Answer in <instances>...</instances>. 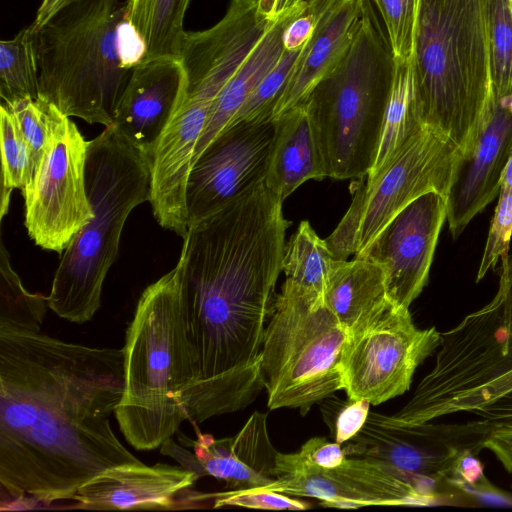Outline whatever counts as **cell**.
I'll return each mask as SVG.
<instances>
[{"label": "cell", "mask_w": 512, "mask_h": 512, "mask_svg": "<svg viewBox=\"0 0 512 512\" xmlns=\"http://www.w3.org/2000/svg\"><path fill=\"white\" fill-rule=\"evenodd\" d=\"M472 413L493 422H512V391Z\"/></svg>", "instance_id": "60d3db41"}, {"label": "cell", "mask_w": 512, "mask_h": 512, "mask_svg": "<svg viewBox=\"0 0 512 512\" xmlns=\"http://www.w3.org/2000/svg\"><path fill=\"white\" fill-rule=\"evenodd\" d=\"M412 67L423 127L467 154L491 88L480 0H420Z\"/></svg>", "instance_id": "277c9868"}, {"label": "cell", "mask_w": 512, "mask_h": 512, "mask_svg": "<svg viewBox=\"0 0 512 512\" xmlns=\"http://www.w3.org/2000/svg\"><path fill=\"white\" fill-rule=\"evenodd\" d=\"M0 135L2 159L0 212L2 218L8 211L12 190L16 188L23 192L32 181L36 167L15 116L3 103L0 108Z\"/></svg>", "instance_id": "f546056e"}, {"label": "cell", "mask_w": 512, "mask_h": 512, "mask_svg": "<svg viewBox=\"0 0 512 512\" xmlns=\"http://www.w3.org/2000/svg\"><path fill=\"white\" fill-rule=\"evenodd\" d=\"M276 128L273 118L240 121L209 143L188 175V226L265 181Z\"/></svg>", "instance_id": "7c38bea8"}, {"label": "cell", "mask_w": 512, "mask_h": 512, "mask_svg": "<svg viewBox=\"0 0 512 512\" xmlns=\"http://www.w3.org/2000/svg\"><path fill=\"white\" fill-rule=\"evenodd\" d=\"M300 51L284 50L278 63L249 95L228 126L240 121L272 118L274 108L289 80Z\"/></svg>", "instance_id": "d6a6232c"}, {"label": "cell", "mask_w": 512, "mask_h": 512, "mask_svg": "<svg viewBox=\"0 0 512 512\" xmlns=\"http://www.w3.org/2000/svg\"><path fill=\"white\" fill-rule=\"evenodd\" d=\"M191 0H126L129 24L140 38L144 61L157 58L179 59L184 18Z\"/></svg>", "instance_id": "d4e9b609"}, {"label": "cell", "mask_w": 512, "mask_h": 512, "mask_svg": "<svg viewBox=\"0 0 512 512\" xmlns=\"http://www.w3.org/2000/svg\"><path fill=\"white\" fill-rule=\"evenodd\" d=\"M484 448L489 449L504 469L512 473V422H498L487 438Z\"/></svg>", "instance_id": "ab89813d"}, {"label": "cell", "mask_w": 512, "mask_h": 512, "mask_svg": "<svg viewBox=\"0 0 512 512\" xmlns=\"http://www.w3.org/2000/svg\"><path fill=\"white\" fill-rule=\"evenodd\" d=\"M461 158L454 143L423 127L380 171L367 177L356 255L421 195L436 191L447 197Z\"/></svg>", "instance_id": "4fadbf2b"}, {"label": "cell", "mask_w": 512, "mask_h": 512, "mask_svg": "<svg viewBox=\"0 0 512 512\" xmlns=\"http://www.w3.org/2000/svg\"><path fill=\"white\" fill-rule=\"evenodd\" d=\"M5 105L15 116L37 167L44 151L47 135L43 101L40 98H27Z\"/></svg>", "instance_id": "74e56055"}, {"label": "cell", "mask_w": 512, "mask_h": 512, "mask_svg": "<svg viewBox=\"0 0 512 512\" xmlns=\"http://www.w3.org/2000/svg\"><path fill=\"white\" fill-rule=\"evenodd\" d=\"M297 453L303 460L322 468L337 467L347 458L341 444L329 442L324 437L307 440Z\"/></svg>", "instance_id": "f35d334b"}, {"label": "cell", "mask_w": 512, "mask_h": 512, "mask_svg": "<svg viewBox=\"0 0 512 512\" xmlns=\"http://www.w3.org/2000/svg\"><path fill=\"white\" fill-rule=\"evenodd\" d=\"M186 91L187 78L179 59L141 62L133 69L111 126L151 159Z\"/></svg>", "instance_id": "ffe728a7"}, {"label": "cell", "mask_w": 512, "mask_h": 512, "mask_svg": "<svg viewBox=\"0 0 512 512\" xmlns=\"http://www.w3.org/2000/svg\"><path fill=\"white\" fill-rule=\"evenodd\" d=\"M406 424L369 412L360 432L343 447L347 456L383 464L435 503L458 501L468 493L464 461L477 456L498 422L481 418L465 423Z\"/></svg>", "instance_id": "9c48e42d"}, {"label": "cell", "mask_w": 512, "mask_h": 512, "mask_svg": "<svg viewBox=\"0 0 512 512\" xmlns=\"http://www.w3.org/2000/svg\"><path fill=\"white\" fill-rule=\"evenodd\" d=\"M512 391V256L501 260L498 290L481 309L441 333L435 364L395 421L418 424L473 412Z\"/></svg>", "instance_id": "52a82bcc"}, {"label": "cell", "mask_w": 512, "mask_h": 512, "mask_svg": "<svg viewBox=\"0 0 512 512\" xmlns=\"http://www.w3.org/2000/svg\"><path fill=\"white\" fill-rule=\"evenodd\" d=\"M123 391L122 349L0 326L2 491L51 504L109 468L143 464L111 427Z\"/></svg>", "instance_id": "6da1fadb"}, {"label": "cell", "mask_w": 512, "mask_h": 512, "mask_svg": "<svg viewBox=\"0 0 512 512\" xmlns=\"http://www.w3.org/2000/svg\"><path fill=\"white\" fill-rule=\"evenodd\" d=\"M338 261L325 240L316 234L308 221H303L285 245L282 271L287 280L322 295Z\"/></svg>", "instance_id": "4316f807"}, {"label": "cell", "mask_w": 512, "mask_h": 512, "mask_svg": "<svg viewBox=\"0 0 512 512\" xmlns=\"http://www.w3.org/2000/svg\"><path fill=\"white\" fill-rule=\"evenodd\" d=\"M440 343L435 327L420 329L409 309L391 306L370 325L348 335L340 365L342 390L348 398L372 405L400 396Z\"/></svg>", "instance_id": "8fae6325"}, {"label": "cell", "mask_w": 512, "mask_h": 512, "mask_svg": "<svg viewBox=\"0 0 512 512\" xmlns=\"http://www.w3.org/2000/svg\"><path fill=\"white\" fill-rule=\"evenodd\" d=\"M204 497L205 500L214 499V508L235 506L264 510H305L310 507L305 501L281 492L263 488L226 490L213 494H204Z\"/></svg>", "instance_id": "d590c367"}, {"label": "cell", "mask_w": 512, "mask_h": 512, "mask_svg": "<svg viewBox=\"0 0 512 512\" xmlns=\"http://www.w3.org/2000/svg\"><path fill=\"white\" fill-rule=\"evenodd\" d=\"M122 350L124 391L117 423L135 449L159 448L187 420L196 380L179 262L142 292Z\"/></svg>", "instance_id": "3957f363"}, {"label": "cell", "mask_w": 512, "mask_h": 512, "mask_svg": "<svg viewBox=\"0 0 512 512\" xmlns=\"http://www.w3.org/2000/svg\"><path fill=\"white\" fill-rule=\"evenodd\" d=\"M422 128L416 99L412 58L395 60L393 82L386 105L379 145L367 177L380 171Z\"/></svg>", "instance_id": "484cf974"}, {"label": "cell", "mask_w": 512, "mask_h": 512, "mask_svg": "<svg viewBox=\"0 0 512 512\" xmlns=\"http://www.w3.org/2000/svg\"><path fill=\"white\" fill-rule=\"evenodd\" d=\"M364 0H331L311 40L301 49L289 80L274 108L276 119L302 104L314 87L349 49L363 13Z\"/></svg>", "instance_id": "44dd1931"}, {"label": "cell", "mask_w": 512, "mask_h": 512, "mask_svg": "<svg viewBox=\"0 0 512 512\" xmlns=\"http://www.w3.org/2000/svg\"><path fill=\"white\" fill-rule=\"evenodd\" d=\"M370 402L364 399L346 400L330 396L322 401L323 419L336 443L351 440L363 428L369 412Z\"/></svg>", "instance_id": "e575fe53"}, {"label": "cell", "mask_w": 512, "mask_h": 512, "mask_svg": "<svg viewBox=\"0 0 512 512\" xmlns=\"http://www.w3.org/2000/svg\"><path fill=\"white\" fill-rule=\"evenodd\" d=\"M85 174L93 217L63 251L47 296L49 309L76 324L90 321L100 308L124 224L149 201L150 158L107 126L89 141Z\"/></svg>", "instance_id": "5b68a950"}, {"label": "cell", "mask_w": 512, "mask_h": 512, "mask_svg": "<svg viewBox=\"0 0 512 512\" xmlns=\"http://www.w3.org/2000/svg\"><path fill=\"white\" fill-rule=\"evenodd\" d=\"M0 95L5 104L39 98L30 25L20 30L14 38L0 42Z\"/></svg>", "instance_id": "83f0119b"}, {"label": "cell", "mask_w": 512, "mask_h": 512, "mask_svg": "<svg viewBox=\"0 0 512 512\" xmlns=\"http://www.w3.org/2000/svg\"><path fill=\"white\" fill-rule=\"evenodd\" d=\"M395 60L383 27L364 0L354 39L303 105L327 177L367 176L378 149Z\"/></svg>", "instance_id": "8992f818"}, {"label": "cell", "mask_w": 512, "mask_h": 512, "mask_svg": "<svg viewBox=\"0 0 512 512\" xmlns=\"http://www.w3.org/2000/svg\"><path fill=\"white\" fill-rule=\"evenodd\" d=\"M509 5H510L511 11H512V0H509Z\"/></svg>", "instance_id": "f6af8a7d"}, {"label": "cell", "mask_w": 512, "mask_h": 512, "mask_svg": "<svg viewBox=\"0 0 512 512\" xmlns=\"http://www.w3.org/2000/svg\"><path fill=\"white\" fill-rule=\"evenodd\" d=\"M307 1H309V0H278L277 8H276L277 15L296 4H299L302 2H307Z\"/></svg>", "instance_id": "ee69618b"}, {"label": "cell", "mask_w": 512, "mask_h": 512, "mask_svg": "<svg viewBox=\"0 0 512 512\" xmlns=\"http://www.w3.org/2000/svg\"><path fill=\"white\" fill-rule=\"evenodd\" d=\"M199 475L182 465L126 464L109 468L78 488L73 509L176 510L200 504L191 490Z\"/></svg>", "instance_id": "ac0fdd59"}, {"label": "cell", "mask_w": 512, "mask_h": 512, "mask_svg": "<svg viewBox=\"0 0 512 512\" xmlns=\"http://www.w3.org/2000/svg\"><path fill=\"white\" fill-rule=\"evenodd\" d=\"M447 220V197L425 193L397 213L359 254L385 272L390 302L409 309L426 286L436 245Z\"/></svg>", "instance_id": "9a60e30c"}, {"label": "cell", "mask_w": 512, "mask_h": 512, "mask_svg": "<svg viewBox=\"0 0 512 512\" xmlns=\"http://www.w3.org/2000/svg\"><path fill=\"white\" fill-rule=\"evenodd\" d=\"M64 2V0H42L32 26L38 27L45 22Z\"/></svg>", "instance_id": "b9f144b4"}, {"label": "cell", "mask_w": 512, "mask_h": 512, "mask_svg": "<svg viewBox=\"0 0 512 512\" xmlns=\"http://www.w3.org/2000/svg\"><path fill=\"white\" fill-rule=\"evenodd\" d=\"M347 339L348 332L320 293L286 279L261 351L268 408H297L304 415L342 390L340 365Z\"/></svg>", "instance_id": "ba28073f"}, {"label": "cell", "mask_w": 512, "mask_h": 512, "mask_svg": "<svg viewBox=\"0 0 512 512\" xmlns=\"http://www.w3.org/2000/svg\"><path fill=\"white\" fill-rule=\"evenodd\" d=\"M307 5L308 2H302L278 14L243 64L221 90L213 103L205 129L197 143L193 162L230 124L249 95L278 63L284 52L283 32L294 18L307 9Z\"/></svg>", "instance_id": "7402d4cb"}, {"label": "cell", "mask_w": 512, "mask_h": 512, "mask_svg": "<svg viewBox=\"0 0 512 512\" xmlns=\"http://www.w3.org/2000/svg\"><path fill=\"white\" fill-rule=\"evenodd\" d=\"M275 18L259 12L258 0H230L215 25L186 32L179 56L187 78L186 93L215 100Z\"/></svg>", "instance_id": "e0dca14e"}, {"label": "cell", "mask_w": 512, "mask_h": 512, "mask_svg": "<svg viewBox=\"0 0 512 512\" xmlns=\"http://www.w3.org/2000/svg\"><path fill=\"white\" fill-rule=\"evenodd\" d=\"M41 100L47 135L33 179L22 192L25 226L36 245L61 254L93 217L85 174L89 141L69 116Z\"/></svg>", "instance_id": "30bf717a"}, {"label": "cell", "mask_w": 512, "mask_h": 512, "mask_svg": "<svg viewBox=\"0 0 512 512\" xmlns=\"http://www.w3.org/2000/svg\"><path fill=\"white\" fill-rule=\"evenodd\" d=\"M364 200L365 183L360 181L348 211L332 234L324 239L335 260L345 261L357 253Z\"/></svg>", "instance_id": "8d00e7d4"}, {"label": "cell", "mask_w": 512, "mask_h": 512, "mask_svg": "<svg viewBox=\"0 0 512 512\" xmlns=\"http://www.w3.org/2000/svg\"><path fill=\"white\" fill-rule=\"evenodd\" d=\"M383 22L395 60L412 58L420 0H370Z\"/></svg>", "instance_id": "836d02e7"}, {"label": "cell", "mask_w": 512, "mask_h": 512, "mask_svg": "<svg viewBox=\"0 0 512 512\" xmlns=\"http://www.w3.org/2000/svg\"><path fill=\"white\" fill-rule=\"evenodd\" d=\"M277 478L263 489L320 500L325 507L431 505L433 499L383 464L347 456L334 468L303 460L297 452L277 457Z\"/></svg>", "instance_id": "5bb4252c"}, {"label": "cell", "mask_w": 512, "mask_h": 512, "mask_svg": "<svg viewBox=\"0 0 512 512\" xmlns=\"http://www.w3.org/2000/svg\"><path fill=\"white\" fill-rule=\"evenodd\" d=\"M277 1L278 0H258V10L259 12L268 17V18H275L277 17Z\"/></svg>", "instance_id": "7bdbcfd3"}, {"label": "cell", "mask_w": 512, "mask_h": 512, "mask_svg": "<svg viewBox=\"0 0 512 512\" xmlns=\"http://www.w3.org/2000/svg\"><path fill=\"white\" fill-rule=\"evenodd\" d=\"M512 237V154L502 173L498 202L490 223L476 281L508 257Z\"/></svg>", "instance_id": "1f68e13d"}, {"label": "cell", "mask_w": 512, "mask_h": 512, "mask_svg": "<svg viewBox=\"0 0 512 512\" xmlns=\"http://www.w3.org/2000/svg\"><path fill=\"white\" fill-rule=\"evenodd\" d=\"M512 154V87L490 88L472 149L462 155L447 195V222L454 239L499 193L504 168Z\"/></svg>", "instance_id": "2e32d148"}, {"label": "cell", "mask_w": 512, "mask_h": 512, "mask_svg": "<svg viewBox=\"0 0 512 512\" xmlns=\"http://www.w3.org/2000/svg\"><path fill=\"white\" fill-rule=\"evenodd\" d=\"M489 53L491 89L512 87V11L509 0H480Z\"/></svg>", "instance_id": "4dcf8cb0"}, {"label": "cell", "mask_w": 512, "mask_h": 512, "mask_svg": "<svg viewBox=\"0 0 512 512\" xmlns=\"http://www.w3.org/2000/svg\"><path fill=\"white\" fill-rule=\"evenodd\" d=\"M322 298L348 335L367 327L394 306L387 295L383 267L362 255L337 262Z\"/></svg>", "instance_id": "603a6c76"}, {"label": "cell", "mask_w": 512, "mask_h": 512, "mask_svg": "<svg viewBox=\"0 0 512 512\" xmlns=\"http://www.w3.org/2000/svg\"><path fill=\"white\" fill-rule=\"evenodd\" d=\"M275 120L277 128L265 182L284 201L307 180H320L327 175L303 105Z\"/></svg>", "instance_id": "cb8c5ba5"}, {"label": "cell", "mask_w": 512, "mask_h": 512, "mask_svg": "<svg viewBox=\"0 0 512 512\" xmlns=\"http://www.w3.org/2000/svg\"><path fill=\"white\" fill-rule=\"evenodd\" d=\"M47 308V297L25 289L18 274L13 270L9 253L1 241L0 326L41 332Z\"/></svg>", "instance_id": "f1b7e54d"}, {"label": "cell", "mask_w": 512, "mask_h": 512, "mask_svg": "<svg viewBox=\"0 0 512 512\" xmlns=\"http://www.w3.org/2000/svg\"><path fill=\"white\" fill-rule=\"evenodd\" d=\"M197 438L192 440L178 433V440L186 451L183 467L199 477L213 476L226 483L228 490H246L266 487L276 478L279 452L271 443L267 414L254 411L236 435L215 439L196 428Z\"/></svg>", "instance_id": "d6986e66"}, {"label": "cell", "mask_w": 512, "mask_h": 512, "mask_svg": "<svg viewBox=\"0 0 512 512\" xmlns=\"http://www.w3.org/2000/svg\"><path fill=\"white\" fill-rule=\"evenodd\" d=\"M39 98L90 124H113L144 46L121 0H64L40 26L30 24Z\"/></svg>", "instance_id": "7a4b0ae2"}]
</instances>
